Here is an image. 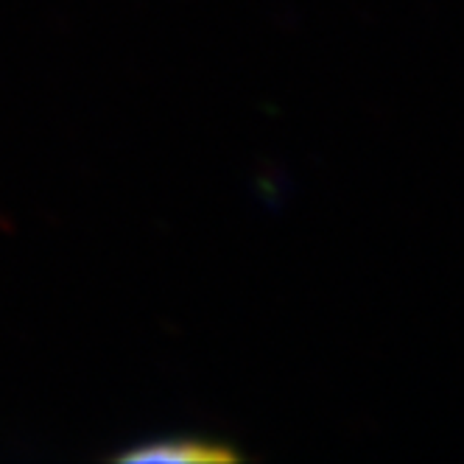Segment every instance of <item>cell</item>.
<instances>
[{
    "instance_id": "cell-1",
    "label": "cell",
    "mask_w": 464,
    "mask_h": 464,
    "mask_svg": "<svg viewBox=\"0 0 464 464\" xmlns=\"http://www.w3.org/2000/svg\"><path fill=\"white\" fill-rule=\"evenodd\" d=\"M118 461L131 464H149V461H174V464H229L238 461L241 450L221 440H205V437H160L138 442L135 448H126L115 456Z\"/></svg>"
}]
</instances>
